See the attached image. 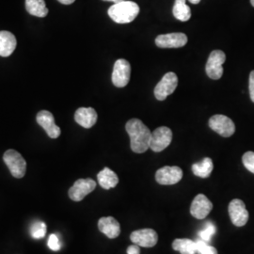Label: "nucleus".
<instances>
[{
  "instance_id": "obj_1",
  "label": "nucleus",
  "mask_w": 254,
  "mask_h": 254,
  "mask_svg": "<svg viewBox=\"0 0 254 254\" xmlns=\"http://www.w3.org/2000/svg\"><path fill=\"white\" fill-rule=\"evenodd\" d=\"M126 129L130 136V145L134 153L142 154L150 148L152 132L140 120H129L127 123Z\"/></svg>"
},
{
  "instance_id": "obj_2",
  "label": "nucleus",
  "mask_w": 254,
  "mask_h": 254,
  "mask_svg": "<svg viewBox=\"0 0 254 254\" xmlns=\"http://www.w3.org/2000/svg\"><path fill=\"white\" fill-rule=\"evenodd\" d=\"M109 17L115 23L128 24L133 22L139 13L138 5L133 1H123L112 5L109 9Z\"/></svg>"
},
{
  "instance_id": "obj_3",
  "label": "nucleus",
  "mask_w": 254,
  "mask_h": 254,
  "mask_svg": "<svg viewBox=\"0 0 254 254\" xmlns=\"http://www.w3.org/2000/svg\"><path fill=\"white\" fill-rule=\"evenodd\" d=\"M3 160L9 168L11 175L15 178H23L27 172V162L15 150H8L3 155Z\"/></svg>"
},
{
  "instance_id": "obj_4",
  "label": "nucleus",
  "mask_w": 254,
  "mask_h": 254,
  "mask_svg": "<svg viewBox=\"0 0 254 254\" xmlns=\"http://www.w3.org/2000/svg\"><path fill=\"white\" fill-rule=\"evenodd\" d=\"M226 61V55L221 50H214L209 56L208 61L205 66V72L209 78L218 80L223 74L222 65Z\"/></svg>"
},
{
  "instance_id": "obj_5",
  "label": "nucleus",
  "mask_w": 254,
  "mask_h": 254,
  "mask_svg": "<svg viewBox=\"0 0 254 254\" xmlns=\"http://www.w3.org/2000/svg\"><path fill=\"white\" fill-rule=\"evenodd\" d=\"M178 77L173 72L167 73L154 88V96L158 101H164L176 90Z\"/></svg>"
},
{
  "instance_id": "obj_6",
  "label": "nucleus",
  "mask_w": 254,
  "mask_h": 254,
  "mask_svg": "<svg viewBox=\"0 0 254 254\" xmlns=\"http://www.w3.org/2000/svg\"><path fill=\"white\" fill-rule=\"evenodd\" d=\"M173 140V132L167 127H161L156 128L152 133L150 149L155 153H159L165 150L171 144Z\"/></svg>"
},
{
  "instance_id": "obj_7",
  "label": "nucleus",
  "mask_w": 254,
  "mask_h": 254,
  "mask_svg": "<svg viewBox=\"0 0 254 254\" xmlns=\"http://www.w3.org/2000/svg\"><path fill=\"white\" fill-rule=\"evenodd\" d=\"M209 127L218 135L224 137L233 136L236 132L235 123L227 116L220 114L214 115L209 119Z\"/></svg>"
},
{
  "instance_id": "obj_8",
  "label": "nucleus",
  "mask_w": 254,
  "mask_h": 254,
  "mask_svg": "<svg viewBox=\"0 0 254 254\" xmlns=\"http://www.w3.org/2000/svg\"><path fill=\"white\" fill-rule=\"evenodd\" d=\"M131 66L127 60L116 61L112 72V83L117 88H125L130 80Z\"/></svg>"
},
{
  "instance_id": "obj_9",
  "label": "nucleus",
  "mask_w": 254,
  "mask_h": 254,
  "mask_svg": "<svg viewBox=\"0 0 254 254\" xmlns=\"http://www.w3.org/2000/svg\"><path fill=\"white\" fill-rule=\"evenodd\" d=\"M183 178V171L181 168L176 166H166L159 169L155 173V180L162 186L175 185Z\"/></svg>"
},
{
  "instance_id": "obj_10",
  "label": "nucleus",
  "mask_w": 254,
  "mask_h": 254,
  "mask_svg": "<svg viewBox=\"0 0 254 254\" xmlns=\"http://www.w3.org/2000/svg\"><path fill=\"white\" fill-rule=\"evenodd\" d=\"M229 215L234 225L242 227L249 220V212L246 209L245 203L239 199L232 200L229 204Z\"/></svg>"
},
{
  "instance_id": "obj_11",
  "label": "nucleus",
  "mask_w": 254,
  "mask_h": 254,
  "mask_svg": "<svg viewBox=\"0 0 254 254\" xmlns=\"http://www.w3.org/2000/svg\"><path fill=\"white\" fill-rule=\"evenodd\" d=\"M96 182L92 179H78L69 190V197L73 201H80L94 190Z\"/></svg>"
},
{
  "instance_id": "obj_12",
  "label": "nucleus",
  "mask_w": 254,
  "mask_h": 254,
  "mask_svg": "<svg viewBox=\"0 0 254 254\" xmlns=\"http://www.w3.org/2000/svg\"><path fill=\"white\" fill-rule=\"evenodd\" d=\"M187 43L188 37L181 32L162 34L155 39V45L159 48H180L186 46Z\"/></svg>"
},
{
  "instance_id": "obj_13",
  "label": "nucleus",
  "mask_w": 254,
  "mask_h": 254,
  "mask_svg": "<svg viewBox=\"0 0 254 254\" xmlns=\"http://www.w3.org/2000/svg\"><path fill=\"white\" fill-rule=\"evenodd\" d=\"M131 241L143 248H152L156 245L158 241V236L153 229H141L134 231L130 236Z\"/></svg>"
},
{
  "instance_id": "obj_14",
  "label": "nucleus",
  "mask_w": 254,
  "mask_h": 254,
  "mask_svg": "<svg viewBox=\"0 0 254 254\" xmlns=\"http://www.w3.org/2000/svg\"><path fill=\"white\" fill-rule=\"evenodd\" d=\"M37 123L46 130V134L51 138L61 136V128L55 124L53 114L47 110H42L37 114Z\"/></svg>"
},
{
  "instance_id": "obj_15",
  "label": "nucleus",
  "mask_w": 254,
  "mask_h": 254,
  "mask_svg": "<svg viewBox=\"0 0 254 254\" xmlns=\"http://www.w3.org/2000/svg\"><path fill=\"white\" fill-rule=\"evenodd\" d=\"M212 209L213 204L208 200V198L203 194H199L194 198L191 203L190 213L192 217L198 219H203L208 216Z\"/></svg>"
},
{
  "instance_id": "obj_16",
  "label": "nucleus",
  "mask_w": 254,
  "mask_h": 254,
  "mask_svg": "<svg viewBox=\"0 0 254 254\" xmlns=\"http://www.w3.org/2000/svg\"><path fill=\"white\" fill-rule=\"evenodd\" d=\"M97 112L92 108H79L74 113L75 122L84 128H91L97 122Z\"/></svg>"
},
{
  "instance_id": "obj_17",
  "label": "nucleus",
  "mask_w": 254,
  "mask_h": 254,
  "mask_svg": "<svg viewBox=\"0 0 254 254\" xmlns=\"http://www.w3.org/2000/svg\"><path fill=\"white\" fill-rule=\"evenodd\" d=\"M98 228L100 232L110 239L118 237L121 234L120 223L112 217L101 218L98 221Z\"/></svg>"
},
{
  "instance_id": "obj_18",
  "label": "nucleus",
  "mask_w": 254,
  "mask_h": 254,
  "mask_svg": "<svg viewBox=\"0 0 254 254\" xmlns=\"http://www.w3.org/2000/svg\"><path fill=\"white\" fill-rule=\"evenodd\" d=\"M16 38L9 31H0V56L9 57L16 48Z\"/></svg>"
},
{
  "instance_id": "obj_19",
  "label": "nucleus",
  "mask_w": 254,
  "mask_h": 254,
  "mask_svg": "<svg viewBox=\"0 0 254 254\" xmlns=\"http://www.w3.org/2000/svg\"><path fill=\"white\" fill-rule=\"evenodd\" d=\"M98 183L105 190H110L115 188L119 183L117 174L109 168H105L97 175Z\"/></svg>"
},
{
  "instance_id": "obj_20",
  "label": "nucleus",
  "mask_w": 254,
  "mask_h": 254,
  "mask_svg": "<svg viewBox=\"0 0 254 254\" xmlns=\"http://www.w3.org/2000/svg\"><path fill=\"white\" fill-rule=\"evenodd\" d=\"M26 9L29 14L41 18L46 17L49 11L45 0H26Z\"/></svg>"
},
{
  "instance_id": "obj_21",
  "label": "nucleus",
  "mask_w": 254,
  "mask_h": 254,
  "mask_svg": "<svg viewBox=\"0 0 254 254\" xmlns=\"http://www.w3.org/2000/svg\"><path fill=\"white\" fill-rule=\"evenodd\" d=\"M214 165L211 158L205 157L200 162L192 165V172L194 175L200 178H207L213 172Z\"/></svg>"
},
{
  "instance_id": "obj_22",
  "label": "nucleus",
  "mask_w": 254,
  "mask_h": 254,
  "mask_svg": "<svg viewBox=\"0 0 254 254\" xmlns=\"http://www.w3.org/2000/svg\"><path fill=\"white\" fill-rule=\"evenodd\" d=\"M173 249L181 254H196V242L188 238H177L173 242Z\"/></svg>"
},
{
  "instance_id": "obj_23",
  "label": "nucleus",
  "mask_w": 254,
  "mask_h": 254,
  "mask_svg": "<svg viewBox=\"0 0 254 254\" xmlns=\"http://www.w3.org/2000/svg\"><path fill=\"white\" fill-rule=\"evenodd\" d=\"M173 12L174 17L182 22H187L191 17V9L186 4V0H175Z\"/></svg>"
},
{
  "instance_id": "obj_24",
  "label": "nucleus",
  "mask_w": 254,
  "mask_h": 254,
  "mask_svg": "<svg viewBox=\"0 0 254 254\" xmlns=\"http://www.w3.org/2000/svg\"><path fill=\"white\" fill-rule=\"evenodd\" d=\"M30 235L35 239H42L46 235V224L43 221H36L30 227Z\"/></svg>"
},
{
  "instance_id": "obj_25",
  "label": "nucleus",
  "mask_w": 254,
  "mask_h": 254,
  "mask_svg": "<svg viewBox=\"0 0 254 254\" xmlns=\"http://www.w3.org/2000/svg\"><path fill=\"white\" fill-rule=\"evenodd\" d=\"M215 233H216V226L212 222L209 221L206 223V226L199 233V236L201 240H203L205 242H209L211 240L212 236L215 235Z\"/></svg>"
},
{
  "instance_id": "obj_26",
  "label": "nucleus",
  "mask_w": 254,
  "mask_h": 254,
  "mask_svg": "<svg viewBox=\"0 0 254 254\" xmlns=\"http://www.w3.org/2000/svg\"><path fill=\"white\" fill-rule=\"evenodd\" d=\"M242 162L246 169L254 174V152H247L243 154Z\"/></svg>"
},
{
  "instance_id": "obj_27",
  "label": "nucleus",
  "mask_w": 254,
  "mask_h": 254,
  "mask_svg": "<svg viewBox=\"0 0 254 254\" xmlns=\"http://www.w3.org/2000/svg\"><path fill=\"white\" fill-rule=\"evenodd\" d=\"M47 245L49 247V249L53 252H59L62 248V244H61V241L59 239V237L57 235L52 234L49 236L48 238V241H47Z\"/></svg>"
},
{
  "instance_id": "obj_28",
  "label": "nucleus",
  "mask_w": 254,
  "mask_h": 254,
  "mask_svg": "<svg viewBox=\"0 0 254 254\" xmlns=\"http://www.w3.org/2000/svg\"><path fill=\"white\" fill-rule=\"evenodd\" d=\"M249 89H250V96L254 103V70L251 72L250 79H249Z\"/></svg>"
},
{
  "instance_id": "obj_29",
  "label": "nucleus",
  "mask_w": 254,
  "mask_h": 254,
  "mask_svg": "<svg viewBox=\"0 0 254 254\" xmlns=\"http://www.w3.org/2000/svg\"><path fill=\"white\" fill-rule=\"evenodd\" d=\"M127 254H140V248H139V246L136 245V244L129 246L127 248Z\"/></svg>"
},
{
  "instance_id": "obj_30",
  "label": "nucleus",
  "mask_w": 254,
  "mask_h": 254,
  "mask_svg": "<svg viewBox=\"0 0 254 254\" xmlns=\"http://www.w3.org/2000/svg\"><path fill=\"white\" fill-rule=\"evenodd\" d=\"M58 1L64 5H71L75 0H58Z\"/></svg>"
},
{
  "instance_id": "obj_31",
  "label": "nucleus",
  "mask_w": 254,
  "mask_h": 254,
  "mask_svg": "<svg viewBox=\"0 0 254 254\" xmlns=\"http://www.w3.org/2000/svg\"><path fill=\"white\" fill-rule=\"evenodd\" d=\"M103 1H108V2H113V3H120V2H123V1H126V0H103Z\"/></svg>"
},
{
  "instance_id": "obj_32",
  "label": "nucleus",
  "mask_w": 254,
  "mask_h": 254,
  "mask_svg": "<svg viewBox=\"0 0 254 254\" xmlns=\"http://www.w3.org/2000/svg\"><path fill=\"white\" fill-rule=\"evenodd\" d=\"M192 4H199L200 2V0H189Z\"/></svg>"
},
{
  "instance_id": "obj_33",
  "label": "nucleus",
  "mask_w": 254,
  "mask_h": 254,
  "mask_svg": "<svg viewBox=\"0 0 254 254\" xmlns=\"http://www.w3.org/2000/svg\"><path fill=\"white\" fill-rule=\"evenodd\" d=\"M208 254H218V251H217V250L214 248V249L212 250V252H211V253Z\"/></svg>"
},
{
  "instance_id": "obj_34",
  "label": "nucleus",
  "mask_w": 254,
  "mask_h": 254,
  "mask_svg": "<svg viewBox=\"0 0 254 254\" xmlns=\"http://www.w3.org/2000/svg\"><path fill=\"white\" fill-rule=\"evenodd\" d=\"M251 4L253 5V7H254V0H251Z\"/></svg>"
}]
</instances>
